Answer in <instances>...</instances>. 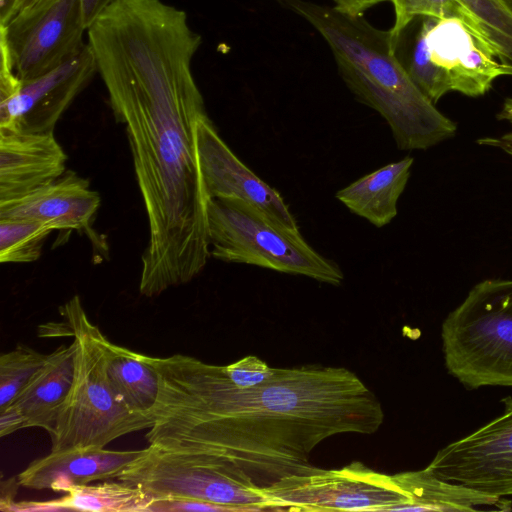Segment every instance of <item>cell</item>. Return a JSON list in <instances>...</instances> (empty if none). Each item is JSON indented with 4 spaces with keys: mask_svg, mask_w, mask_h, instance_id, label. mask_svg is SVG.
Instances as JSON below:
<instances>
[{
    "mask_svg": "<svg viewBox=\"0 0 512 512\" xmlns=\"http://www.w3.org/2000/svg\"><path fill=\"white\" fill-rule=\"evenodd\" d=\"M97 73L124 125L148 221L139 291L190 282L210 257L196 124L208 116L192 72L201 36L163 0H117L87 29Z\"/></svg>",
    "mask_w": 512,
    "mask_h": 512,
    "instance_id": "6da1fadb",
    "label": "cell"
},
{
    "mask_svg": "<svg viewBox=\"0 0 512 512\" xmlns=\"http://www.w3.org/2000/svg\"><path fill=\"white\" fill-rule=\"evenodd\" d=\"M150 358L160 394L148 443L209 455L261 488L313 467L311 452L325 439L373 434L384 420L378 398L343 367L274 368L268 380L240 387L225 366Z\"/></svg>",
    "mask_w": 512,
    "mask_h": 512,
    "instance_id": "7a4b0ae2",
    "label": "cell"
},
{
    "mask_svg": "<svg viewBox=\"0 0 512 512\" xmlns=\"http://www.w3.org/2000/svg\"><path fill=\"white\" fill-rule=\"evenodd\" d=\"M281 1L323 37L346 86L385 119L398 149L426 150L456 135L457 124L435 107L397 57L389 30L335 7Z\"/></svg>",
    "mask_w": 512,
    "mask_h": 512,
    "instance_id": "3957f363",
    "label": "cell"
},
{
    "mask_svg": "<svg viewBox=\"0 0 512 512\" xmlns=\"http://www.w3.org/2000/svg\"><path fill=\"white\" fill-rule=\"evenodd\" d=\"M77 343L75 377L51 437V451L105 448L117 438L149 429L154 419L133 413L115 394L106 371V336L88 318L78 296L61 307Z\"/></svg>",
    "mask_w": 512,
    "mask_h": 512,
    "instance_id": "277c9868",
    "label": "cell"
},
{
    "mask_svg": "<svg viewBox=\"0 0 512 512\" xmlns=\"http://www.w3.org/2000/svg\"><path fill=\"white\" fill-rule=\"evenodd\" d=\"M441 336L446 368L464 386L512 387V279L476 284Z\"/></svg>",
    "mask_w": 512,
    "mask_h": 512,
    "instance_id": "5b68a950",
    "label": "cell"
},
{
    "mask_svg": "<svg viewBox=\"0 0 512 512\" xmlns=\"http://www.w3.org/2000/svg\"><path fill=\"white\" fill-rule=\"evenodd\" d=\"M210 256L302 275L338 286L340 267L314 250L298 228L273 220L257 206L238 199H210L207 208Z\"/></svg>",
    "mask_w": 512,
    "mask_h": 512,
    "instance_id": "8992f818",
    "label": "cell"
},
{
    "mask_svg": "<svg viewBox=\"0 0 512 512\" xmlns=\"http://www.w3.org/2000/svg\"><path fill=\"white\" fill-rule=\"evenodd\" d=\"M400 61L434 104L452 91L482 96L497 78L512 76L485 32L459 18L422 17L408 57Z\"/></svg>",
    "mask_w": 512,
    "mask_h": 512,
    "instance_id": "52a82bcc",
    "label": "cell"
},
{
    "mask_svg": "<svg viewBox=\"0 0 512 512\" xmlns=\"http://www.w3.org/2000/svg\"><path fill=\"white\" fill-rule=\"evenodd\" d=\"M141 488L152 500L194 498L233 511L273 510L261 487L205 454L149 444L117 478Z\"/></svg>",
    "mask_w": 512,
    "mask_h": 512,
    "instance_id": "ba28073f",
    "label": "cell"
},
{
    "mask_svg": "<svg viewBox=\"0 0 512 512\" xmlns=\"http://www.w3.org/2000/svg\"><path fill=\"white\" fill-rule=\"evenodd\" d=\"M262 490L273 510L402 511L409 503L393 475L358 461L333 470L313 466Z\"/></svg>",
    "mask_w": 512,
    "mask_h": 512,
    "instance_id": "9c48e42d",
    "label": "cell"
},
{
    "mask_svg": "<svg viewBox=\"0 0 512 512\" xmlns=\"http://www.w3.org/2000/svg\"><path fill=\"white\" fill-rule=\"evenodd\" d=\"M85 32L81 0H47L0 25V53L26 82L76 56Z\"/></svg>",
    "mask_w": 512,
    "mask_h": 512,
    "instance_id": "30bf717a",
    "label": "cell"
},
{
    "mask_svg": "<svg viewBox=\"0 0 512 512\" xmlns=\"http://www.w3.org/2000/svg\"><path fill=\"white\" fill-rule=\"evenodd\" d=\"M97 72L88 43L72 59L30 81L0 85V131L53 132Z\"/></svg>",
    "mask_w": 512,
    "mask_h": 512,
    "instance_id": "8fae6325",
    "label": "cell"
},
{
    "mask_svg": "<svg viewBox=\"0 0 512 512\" xmlns=\"http://www.w3.org/2000/svg\"><path fill=\"white\" fill-rule=\"evenodd\" d=\"M502 414L438 451L427 466L436 476L483 493L512 496V399Z\"/></svg>",
    "mask_w": 512,
    "mask_h": 512,
    "instance_id": "7c38bea8",
    "label": "cell"
},
{
    "mask_svg": "<svg viewBox=\"0 0 512 512\" xmlns=\"http://www.w3.org/2000/svg\"><path fill=\"white\" fill-rule=\"evenodd\" d=\"M196 148L206 191L211 199H238L262 209L273 220L298 228L284 199L256 176L220 137L208 116L196 124Z\"/></svg>",
    "mask_w": 512,
    "mask_h": 512,
    "instance_id": "4fadbf2b",
    "label": "cell"
},
{
    "mask_svg": "<svg viewBox=\"0 0 512 512\" xmlns=\"http://www.w3.org/2000/svg\"><path fill=\"white\" fill-rule=\"evenodd\" d=\"M100 203L99 193L90 187L87 179L66 171L27 194L0 200V218L50 222L58 231H77L92 238L95 237L92 225Z\"/></svg>",
    "mask_w": 512,
    "mask_h": 512,
    "instance_id": "5bb4252c",
    "label": "cell"
},
{
    "mask_svg": "<svg viewBox=\"0 0 512 512\" xmlns=\"http://www.w3.org/2000/svg\"><path fill=\"white\" fill-rule=\"evenodd\" d=\"M53 132L0 131V200L27 194L66 172Z\"/></svg>",
    "mask_w": 512,
    "mask_h": 512,
    "instance_id": "9a60e30c",
    "label": "cell"
},
{
    "mask_svg": "<svg viewBox=\"0 0 512 512\" xmlns=\"http://www.w3.org/2000/svg\"><path fill=\"white\" fill-rule=\"evenodd\" d=\"M143 451L105 448L51 451L32 461L18 474L17 480L24 488L63 493L72 485L117 479Z\"/></svg>",
    "mask_w": 512,
    "mask_h": 512,
    "instance_id": "2e32d148",
    "label": "cell"
},
{
    "mask_svg": "<svg viewBox=\"0 0 512 512\" xmlns=\"http://www.w3.org/2000/svg\"><path fill=\"white\" fill-rule=\"evenodd\" d=\"M76 352L73 340L47 354L44 364L11 404L20 412L25 428L38 427L48 433L53 430L74 382Z\"/></svg>",
    "mask_w": 512,
    "mask_h": 512,
    "instance_id": "e0dca14e",
    "label": "cell"
},
{
    "mask_svg": "<svg viewBox=\"0 0 512 512\" xmlns=\"http://www.w3.org/2000/svg\"><path fill=\"white\" fill-rule=\"evenodd\" d=\"M409 498L402 511H510L512 502L465 485L446 481L429 468L393 475Z\"/></svg>",
    "mask_w": 512,
    "mask_h": 512,
    "instance_id": "ac0fdd59",
    "label": "cell"
},
{
    "mask_svg": "<svg viewBox=\"0 0 512 512\" xmlns=\"http://www.w3.org/2000/svg\"><path fill=\"white\" fill-rule=\"evenodd\" d=\"M414 159L389 163L342 188L336 198L352 213L381 228L397 215L398 200L405 190Z\"/></svg>",
    "mask_w": 512,
    "mask_h": 512,
    "instance_id": "d6986e66",
    "label": "cell"
},
{
    "mask_svg": "<svg viewBox=\"0 0 512 512\" xmlns=\"http://www.w3.org/2000/svg\"><path fill=\"white\" fill-rule=\"evenodd\" d=\"M62 496L47 501L14 500L0 506L2 511H94V512H147L152 499L139 487L124 481H104L96 485H72Z\"/></svg>",
    "mask_w": 512,
    "mask_h": 512,
    "instance_id": "ffe728a7",
    "label": "cell"
},
{
    "mask_svg": "<svg viewBox=\"0 0 512 512\" xmlns=\"http://www.w3.org/2000/svg\"><path fill=\"white\" fill-rule=\"evenodd\" d=\"M105 357L107 376L119 400L133 413L153 418L160 394V374L150 356L106 339Z\"/></svg>",
    "mask_w": 512,
    "mask_h": 512,
    "instance_id": "44dd1931",
    "label": "cell"
},
{
    "mask_svg": "<svg viewBox=\"0 0 512 512\" xmlns=\"http://www.w3.org/2000/svg\"><path fill=\"white\" fill-rule=\"evenodd\" d=\"M57 230L50 222L0 218V262L31 263L42 253L46 238Z\"/></svg>",
    "mask_w": 512,
    "mask_h": 512,
    "instance_id": "7402d4cb",
    "label": "cell"
},
{
    "mask_svg": "<svg viewBox=\"0 0 512 512\" xmlns=\"http://www.w3.org/2000/svg\"><path fill=\"white\" fill-rule=\"evenodd\" d=\"M47 355L26 346L0 356V410L11 405L24 390L35 373L46 361Z\"/></svg>",
    "mask_w": 512,
    "mask_h": 512,
    "instance_id": "603a6c76",
    "label": "cell"
},
{
    "mask_svg": "<svg viewBox=\"0 0 512 512\" xmlns=\"http://www.w3.org/2000/svg\"><path fill=\"white\" fill-rule=\"evenodd\" d=\"M479 21L496 47L499 61L512 70V12L500 0H459Z\"/></svg>",
    "mask_w": 512,
    "mask_h": 512,
    "instance_id": "cb8c5ba5",
    "label": "cell"
},
{
    "mask_svg": "<svg viewBox=\"0 0 512 512\" xmlns=\"http://www.w3.org/2000/svg\"><path fill=\"white\" fill-rule=\"evenodd\" d=\"M395 21L389 30L396 39L415 19L422 17L459 18L472 26L481 27L475 16L459 0H390ZM484 31V30H483Z\"/></svg>",
    "mask_w": 512,
    "mask_h": 512,
    "instance_id": "d4e9b609",
    "label": "cell"
},
{
    "mask_svg": "<svg viewBox=\"0 0 512 512\" xmlns=\"http://www.w3.org/2000/svg\"><path fill=\"white\" fill-rule=\"evenodd\" d=\"M225 371L236 385L251 387L268 380L272 376L274 368L256 356H247L225 366Z\"/></svg>",
    "mask_w": 512,
    "mask_h": 512,
    "instance_id": "484cf974",
    "label": "cell"
},
{
    "mask_svg": "<svg viewBox=\"0 0 512 512\" xmlns=\"http://www.w3.org/2000/svg\"><path fill=\"white\" fill-rule=\"evenodd\" d=\"M233 511L230 507L194 498H160L151 501L147 512Z\"/></svg>",
    "mask_w": 512,
    "mask_h": 512,
    "instance_id": "4316f807",
    "label": "cell"
},
{
    "mask_svg": "<svg viewBox=\"0 0 512 512\" xmlns=\"http://www.w3.org/2000/svg\"><path fill=\"white\" fill-rule=\"evenodd\" d=\"M496 117L498 120L507 122L511 129L499 136L479 138L476 142L481 146L498 149L512 157V98H506L504 100Z\"/></svg>",
    "mask_w": 512,
    "mask_h": 512,
    "instance_id": "83f0119b",
    "label": "cell"
},
{
    "mask_svg": "<svg viewBox=\"0 0 512 512\" xmlns=\"http://www.w3.org/2000/svg\"><path fill=\"white\" fill-rule=\"evenodd\" d=\"M25 428L20 412L13 405L0 410V436L4 437Z\"/></svg>",
    "mask_w": 512,
    "mask_h": 512,
    "instance_id": "f1b7e54d",
    "label": "cell"
},
{
    "mask_svg": "<svg viewBox=\"0 0 512 512\" xmlns=\"http://www.w3.org/2000/svg\"><path fill=\"white\" fill-rule=\"evenodd\" d=\"M335 8L352 16H362L369 8L390 0H332Z\"/></svg>",
    "mask_w": 512,
    "mask_h": 512,
    "instance_id": "f546056e",
    "label": "cell"
},
{
    "mask_svg": "<svg viewBox=\"0 0 512 512\" xmlns=\"http://www.w3.org/2000/svg\"><path fill=\"white\" fill-rule=\"evenodd\" d=\"M117 0H81L83 21L88 29L110 5Z\"/></svg>",
    "mask_w": 512,
    "mask_h": 512,
    "instance_id": "4dcf8cb0",
    "label": "cell"
},
{
    "mask_svg": "<svg viewBox=\"0 0 512 512\" xmlns=\"http://www.w3.org/2000/svg\"><path fill=\"white\" fill-rule=\"evenodd\" d=\"M18 0H0V25H5L13 15Z\"/></svg>",
    "mask_w": 512,
    "mask_h": 512,
    "instance_id": "1f68e13d",
    "label": "cell"
},
{
    "mask_svg": "<svg viewBox=\"0 0 512 512\" xmlns=\"http://www.w3.org/2000/svg\"><path fill=\"white\" fill-rule=\"evenodd\" d=\"M45 1H47V0H18L17 5L14 9L13 15L10 18V20L17 15H20V14H23V13H26V12L32 10L33 8L37 7L38 5L42 4Z\"/></svg>",
    "mask_w": 512,
    "mask_h": 512,
    "instance_id": "d6a6232c",
    "label": "cell"
},
{
    "mask_svg": "<svg viewBox=\"0 0 512 512\" xmlns=\"http://www.w3.org/2000/svg\"><path fill=\"white\" fill-rule=\"evenodd\" d=\"M512 12V0H500Z\"/></svg>",
    "mask_w": 512,
    "mask_h": 512,
    "instance_id": "836d02e7",
    "label": "cell"
}]
</instances>
